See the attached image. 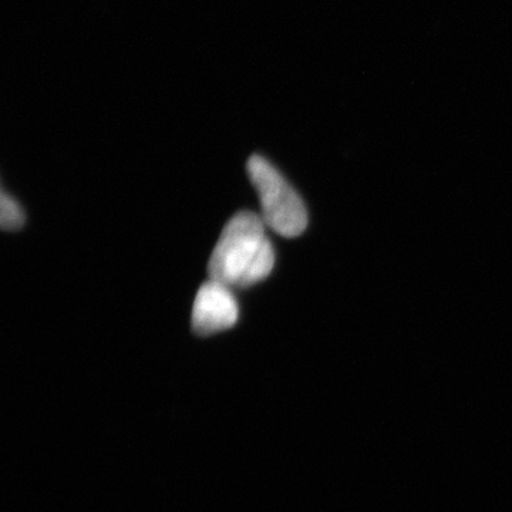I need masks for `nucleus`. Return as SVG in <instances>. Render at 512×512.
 Wrapping results in <instances>:
<instances>
[{
    "label": "nucleus",
    "instance_id": "obj_1",
    "mask_svg": "<svg viewBox=\"0 0 512 512\" xmlns=\"http://www.w3.org/2000/svg\"><path fill=\"white\" fill-rule=\"evenodd\" d=\"M265 228L262 217L254 212L235 214L212 252L210 279L231 289H245L268 278L275 266V251Z\"/></svg>",
    "mask_w": 512,
    "mask_h": 512
},
{
    "label": "nucleus",
    "instance_id": "obj_2",
    "mask_svg": "<svg viewBox=\"0 0 512 512\" xmlns=\"http://www.w3.org/2000/svg\"><path fill=\"white\" fill-rule=\"evenodd\" d=\"M249 180L258 192L261 217L266 227L285 238H296L308 227V211L298 192L266 158L248 160Z\"/></svg>",
    "mask_w": 512,
    "mask_h": 512
},
{
    "label": "nucleus",
    "instance_id": "obj_3",
    "mask_svg": "<svg viewBox=\"0 0 512 512\" xmlns=\"http://www.w3.org/2000/svg\"><path fill=\"white\" fill-rule=\"evenodd\" d=\"M238 316L239 306L234 289L210 279L195 296L192 329L200 336L215 335L235 326Z\"/></svg>",
    "mask_w": 512,
    "mask_h": 512
},
{
    "label": "nucleus",
    "instance_id": "obj_4",
    "mask_svg": "<svg viewBox=\"0 0 512 512\" xmlns=\"http://www.w3.org/2000/svg\"><path fill=\"white\" fill-rule=\"evenodd\" d=\"M0 225L5 231H18L25 225V212L6 191L0 195Z\"/></svg>",
    "mask_w": 512,
    "mask_h": 512
}]
</instances>
